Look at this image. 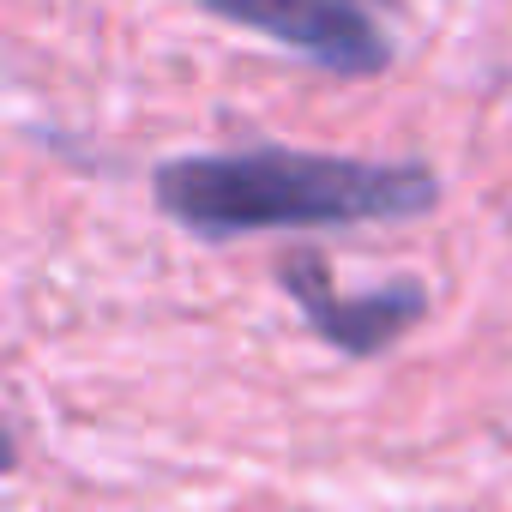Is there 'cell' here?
Instances as JSON below:
<instances>
[{
    "mask_svg": "<svg viewBox=\"0 0 512 512\" xmlns=\"http://www.w3.org/2000/svg\"><path fill=\"white\" fill-rule=\"evenodd\" d=\"M163 217L187 235L229 241L266 229H356V223H404L440 199L434 169L422 163H368L332 151L247 145V151H199L169 157L151 175Z\"/></svg>",
    "mask_w": 512,
    "mask_h": 512,
    "instance_id": "obj_1",
    "label": "cell"
},
{
    "mask_svg": "<svg viewBox=\"0 0 512 512\" xmlns=\"http://www.w3.org/2000/svg\"><path fill=\"white\" fill-rule=\"evenodd\" d=\"M199 7L253 37L284 43L290 55L338 79H368L392 61V37L380 31L392 0H199Z\"/></svg>",
    "mask_w": 512,
    "mask_h": 512,
    "instance_id": "obj_2",
    "label": "cell"
},
{
    "mask_svg": "<svg viewBox=\"0 0 512 512\" xmlns=\"http://www.w3.org/2000/svg\"><path fill=\"white\" fill-rule=\"evenodd\" d=\"M278 284L302 302L308 326H314L332 350H344V356H380L386 344H398V338H404L410 326H422V314H428V290H422L416 278H398V284L362 290V296H338V290L326 284L320 253H290L284 272H278Z\"/></svg>",
    "mask_w": 512,
    "mask_h": 512,
    "instance_id": "obj_3",
    "label": "cell"
}]
</instances>
